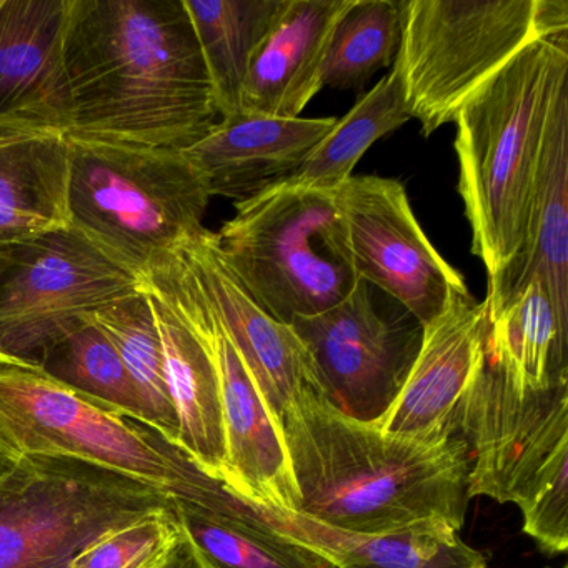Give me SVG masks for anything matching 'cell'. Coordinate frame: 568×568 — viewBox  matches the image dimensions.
<instances>
[{
	"label": "cell",
	"mask_w": 568,
	"mask_h": 568,
	"mask_svg": "<svg viewBox=\"0 0 568 568\" xmlns=\"http://www.w3.org/2000/svg\"><path fill=\"white\" fill-rule=\"evenodd\" d=\"M64 55L69 139L184 151L217 124L184 0H72Z\"/></svg>",
	"instance_id": "cell-1"
},
{
	"label": "cell",
	"mask_w": 568,
	"mask_h": 568,
	"mask_svg": "<svg viewBox=\"0 0 568 568\" xmlns=\"http://www.w3.org/2000/svg\"><path fill=\"white\" fill-rule=\"evenodd\" d=\"M297 514L352 534L464 527L470 457L458 435L418 444L332 407L314 390L281 418Z\"/></svg>",
	"instance_id": "cell-2"
},
{
	"label": "cell",
	"mask_w": 568,
	"mask_h": 568,
	"mask_svg": "<svg viewBox=\"0 0 568 568\" xmlns=\"http://www.w3.org/2000/svg\"><path fill=\"white\" fill-rule=\"evenodd\" d=\"M568 85V36L525 48L455 115L458 194L488 278L524 242L548 121Z\"/></svg>",
	"instance_id": "cell-3"
},
{
	"label": "cell",
	"mask_w": 568,
	"mask_h": 568,
	"mask_svg": "<svg viewBox=\"0 0 568 568\" xmlns=\"http://www.w3.org/2000/svg\"><path fill=\"white\" fill-rule=\"evenodd\" d=\"M69 151V227L139 278L204 231L212 195L184 152L79 139Z\"/></svg>",
	"instance_id": "cell-4"
},
{
	"label": "cell",
	"mask_w": 568,
	"mask_h": 568,
	"mask_svg": "<svg viewBox=\"0 0 568 568\" xmlns=\"http://www.w3.org/2000/svg\"><path fill=\"white\" fill-rule=\"evenodd\" d=\"M252 301L291 325L344 301L358 284L335 192L284 181L247 201L214 232Z\"/></svg>",
	"instance_id": "cell-5"
},
{
	"label": "cell",
	"mask_w": 568,
	"mask_h": 568,
	"mask_svg": "<svg viewBox=\"0 0 568 568\" xmlns=\"http://www.w3.org/2000/svg\"><path fill=\"white\" fill-rule=\"evenodd\" d=\"M400 24L394 69L428 138L525 48L568 36V2L404 0Z\"/></svg>",
	"instance_id": "cell-6"
},
{
	"label": "cell",
	"mask_w": 568,
	"mask_h": 568,
	"mask_svg": "<svg viewBox=\"0 0 568 568\" xmlns=\"http://www.w3.org/2000/svg\"><path fill=\"white\" fill-rule=\"evenodd\" d=\"M168 504L152 485L101 465L22 455L0 478V568H71L85 548Z\"/></svg>",
	"instance_id": "cell-7"
},
{
	"label": "cell",
	"mask_w": 568,
	"mask_h": 568,
	"mask_svg": "<svg viewBox=\"0 0 568 568\" xmlns=\"http://www.w3.org/2000/svg\"><path fill=\"white\" fill-rule=\"evenodd\" d=\"M0 435L21 455H65L197 500L214 477L145 422L111 414L55 382L0 365Z\"/></svg>",
	"instance_id": "cell-8"
},
{
	"label": "cell",
	"mask_w": 568,
	"mask_h": 568,
	"mask_svg": "<svg viewBox=\"0 0 568 568\" xmlns=\"http://www.w3.org/2000/svg\"><path fill=\"white\" fill-rule=\"evenodd\" d=\"M141 278L71 227L0 245V365L38 372L52 345Z\"/></svg>",
	"instance_id": "cell-9"
},
{
	"label": "cell",
	"mask_w": 568,
	"mask_h": 568,
	"mask_svg": "<svg viewBox=\"0 0 568 568\" xmlns=\"http://www.w3.org/2000/svg\"><path fill=\"white\" fill-rule=\"evenodd\" d=\"M142 278L197 332L217 368L225 445L222 484L251 504L297 510L281 420L219 324L181 247L155 261Z\"/></svg>",
	"instance_id": "cell-10"
},
{
	"label": "cell",
	"mask_w": 568,
	"mask_h": 568,
	"mask_svg": "<svg viewBox=\"0 0 568 568\" xmlns=\"http://www.w3.org/2000/svg\"><path fill=\"white\" fill-rule=\"evenodd\" d=\"M358 281L334 307L292 322L311 355L318 397L347 417L381 420L400 394L424 342V325L397 302L378 305Z\"/></svg>",
	"instance_id": "cell-11"
},
{
	"label": "cell",
	"mask_w": 568,
	"mask_h": 568,
	"mask_svg": "<svg viewBox=\"0 0 568 568\" xmlns=\"http://www.w3.org/2000/svg\"><path fill=\"white\" fill-rule=\"evenodd\" d=\"M455 435L470 457L468 498L517 505L544 468L568 450V384L518 387L485 348L458 407Z\"/></svg>",
	"instance_id": "cell-12"
},
{
	"label": "cell",
	"mask_w": 568,
	"mask_h": 568,
	"mask_svg": "<svg viewBox=\"0 0 568 568\" xmlns=\"http://www.w3.org/2000/svg\"><path fill=\"white\" fill-rule=\"evenodd\" d=\"M358 278L394 298L424 327L457 298L464 277L438 254L395 179L352 175L335 191Z\"/></svg>",
	"instance_id": "cell-13"
},
{
	"label": "cell",
	"mask_w": 568,
	"mask_h": 568,
	"mask_svg": "<svg viewBox=\"0 0 568 568\" xmlns=\"http://www.w3.org/2000/svg\"><path fill=\"white\" fill-rule=\"evenodd\" d=\"M72 0H0V134L69 138L65 31Z\"/></svg>",
	"instance_id": "cell-14"
},
{
	"label": "cell",
	"mask_w": 568,
	"mask_h": 568,
	"mask_svg": "<svg viewBox=\"0 0 568 568\" xmlns=\"http://www.w3.org/2000/svg\"><path fill=\"white\" fill-rule=\"evenodd\" d=\"M219 324L268 408L281 420L304 390H314V365L291 325L262 311L222 258L214 232L204 231L181 247Z\"/></svg>",
	"instance_id": "cell-15"
},
{
	"label": "cell",
	"mask_w": 568,
	"mask_h": 568,
	"mask_svg": "<svg viewBox=\"0 0 568 568\" xmlns=\"http://www.w3.org/2000/svg\"><path fill=\"white\" fill-rule=\"evenodd\" d=\"M424 328L420 352L400 394L375 424L418 444H442L455 437L458 407L484 355L487 304L465 295Z\"/></svg>",
	"instance_id": "cell-16"
},
{
	"label": "cell",
	"mask_w": 568,
	"mask_h": 568,
	"mask_svg": "<svg viewBox=\"0 0 568 568\" xmlns=\"http://www.w3.org/2000/svg\"><path fill=\"white\" fill-rule=\"evenodd\" d=\"M335 122V118L287 119L241 111L217 121L182 152L212 197L242 202L291 179Z\"/></svg>",
	"instance_id": "cell-17"
},
{
	"label": "cell",
	"mask_w": 568,
	"mask_h": 568,
	"mask_svg": "<svg viewBox=\"0 0 568 568\" xmlns=\"http://www.w3.org/2000/svg\"><path fill=\"white\" fill-rule=\"evenodd\" d=\"M534 278L544 282L558 322L568 328V89L548 121L520 251L488 278V317Z\"/></svg>",
	"instance_id": "cell-18"
},
{
	"label": "cell",
	"mask_w": 568,
	"mask_h": 568,
	"mask_svg": "<svg viewBox=\"0 0 568 568\" xmlns=\"http://www.w3.org/2000/svg\"><path fill=\"white\" fill-rule=\"evenodd\" d=\"M352 0H284L248 69L241 111L301 118L322 91L335 24Z\"/></svg>",
	"instance_id": "cell-19"
},
{
	"label": "cell",
	"mask_w": 568,
	"mask_h": 568,
	"mask_svg": "<svg viewBox=\"0 0 568 568\" xmlns=\"http://www.w3.org/2000/svg\"><path fill=\"white\" fill-rule=\"evenodd\" d=\"M164 351L165 382L179 422L175 445L205 474L222 481L225 464L221 385L211 352L197 332L141 278Z\"/></svg>",
	"instance_id": "cell-20"
},
{
	"label": "cell",
	"mask_w": 568,
	"mask_h": 568,
	"mask_svg": "<svg viewBox=\"0 0 568 568\" xmlns=\"http://www.w3.org/2000/svg\"><path fill=\"white\" fill-rule=\"evenodd\" d=\"M169 505L201 568H334L278 534L222 481L201 501L169 498Z\"/></svg>",
	"instance_id": "cell-21"
},
{
	"label": "cell",
	"mask_w": 568,
	"mask_h": 568,
	"mask_svg": "<svg viewBox=\"0 0 568 568\" xmlns=\"http://www.w3.org/2000/svg\"><path fill=\"white\" fill-rule=\"evenodd\" d=\"M252 507L278 534L311 548L334 568H488L484 554L465 544L460 531L352 534L297 511L255 504Z\"/></svg>",
	"instance_id": "cell-22"
},
{
	"label": "cell",
	"mask_w": 568,
	"mask_h": 568,
	"mask_svg": "<svg viewBox=\"0 0 568 568\" xmlns=\"http://www.w3.org/2000/svg\"><path fill=\"white\" fill-rule=\"evenodd\" d=\"M69 139L0 134V245L69 229Z\"/></svg>",
	"instance_id": "cell-23"
},
{
	"label": "cell",
	"mask_w": 568,
	"mask_h": 568,
	"mask_svg": "<svg viewBox=\"0 0 568 568\" xmlns=\"http://www.w3.org/2000/svg\"><path fill=\"white\" fill-rule=\"evenodd\" d=\"M485 348L518 387L537 390L568 384V328L561 327L538 278L488 317Z\"/></svg>",
	"instance_id": "cell-24"
},
{
	"label": "cell",
	"mask_w": 568,
	"mask_h": 568,
	"mask_svg": "<svg viewBox=\"0 0 568 568\" xmlns=\"http://www.w3.org/2000/svg\"><path fill=\"white\" fill-rule=\"evenodd\" d=\"M284 0H184L214 88L219 119L241 112L248 69Z\"/></svg>",
	"instance_id": "cell-25"
},
{
	"label": "cell",
	"mask_w": 568,
	"mask_h": 568,
	"mask_svg": "<svg viewBox=\"0 0 568 568\" xmlns=\"http://www.w3.org/2000/svg\"><path fill=\"white\" fill-rule=\"evenodd\" d=\"M404 84L395 69L375 84L347 115L315 145L287 181L304 187L335 192L352 178L362 155L390 132L412 121Z\"/></svg>",
	"instance_id": "cell-26"
},
{
	"label": "cell",
	"mask_w": 568,
	"mask_h": 568,
	"mask_svg": "<svg viewBox=\"0 0 568 568\" xmlns=\"http://www.w3.org/2000/svg\"><path fill=\"white\" fill-rule=\"evenodd\" d=\"M36 374L74 392L95 407L151 424L148 405L121 355L89 315L49 348Z\"/></svg>",
	"instance_id": "cell-27"
},
{
	"label": "cell",
	"mask_w": 568,
	"mask_h": 568,
	"mask_svg": "<svg viewBox=\"0 0 568 568\" xmlns=\"http://www.w3.org/2000/svg\"><path fill=\"white\" fill-rule=\"evenodd\" d=\"M121 355L135 387L141 392L152 427L178 442L179 422L165 382L164 351L151 301L141 287L89 314Z\"/></svg>",
	"instance_id": "cell-28"
},
{
	"label": "cell",
	"mask_w": 568,
	"mask_h": 568,
	"mask_svg": "<svg viewBox=\"0 0 568 568\" xmlns=\"http://www.w3.org/2000/svg\"><path fill=\"white\" fill-rule=\"evenodd\" d=\"M400 34V2L352 0L332 32L322 88H364L381 69L394 65Z\"/></svg>",
	"instance_id": "cell-29"
},
{
	"label": "cell",
	"mask_w": 568,
	"mask_h": 568,
	"mask_svg": "<svg viewBox=\"0 0 568 568\" xmlns=\"http://www.w3.org/2000/svg\"><path fill=\"white\" fill-rule=\"evenodd\" d=\"M182 534L171 505L105 535L72 560L71 568H145L164 557Z\"/></svg>",
	"instance_id": "cell-30"
},
{
	"label": "cell",
	"mask_w": 568,
	"mask_h": 568,
	"mask_svg": "<svg viewBox=\"0 0 568 568\" xmlns=\"http://www.w3.org/2000/svg\"><path fill=\"white\" fill-rule=\"evenodd\" d=\"M517 507L524 531L544 554L568 550V450L560 452L528 487Z\"/></svg>",
	"instance_id": "cell-31"
},
{
	"label": "cell",
	"mask_w": 568,
	"mask_h": 568,
	"mask_svg": "<svg viewBox=\"0 0 568 568\" xmlns=\"http://www.w3.org/2000/svg\"><path fill=\"white\" fill-rule=\"evenodd\" d=\"M145 568H201V565H199L191 545L187 544L184 537H181V540L175 544V547L169 554Z\"/></svg>",
	"instance_id": "cell-32"
},
{
	"label": "cell",
	"mask_w": 568,
	"mask_h": 568,
	"mask_svg": "<svg viewBox=\"0 0 568 568\" xmlns=\"http://www.w3.org/2000/svg\"><path fill=\"white\" fill-rule=\"evenodd\" d=\"M22 455L0 435V478L11 474Z\"/></svg>",
	"instance_id": "cell-33"
},
{
	"label": "cell",
	"mask_w": 568,
	"mask_h": 568,
	"mask_svg": "<svg viewBox=\"0 0 568 568\" xmlns=\"http://www.w3.org/2000/svg\"><path fill=\"white\" fill-rule=\"evenodd\" d=\"M561 568H568L567 565H565V567H561Z\"/></svg>",
	"instance_id": "cell-34"
}]
</instances>
